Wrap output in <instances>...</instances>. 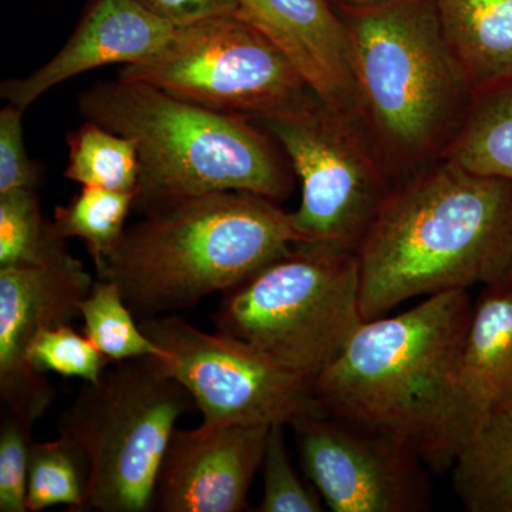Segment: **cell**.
<instances>
[{"label": "cell", "instance_id": "28", "mask_svg": "<svg viewBox=\"0 0 512 512\" xmlns=\"http://www.w3.org/2000/svg\"><path fill=\"white\" fill-rule=\"evenodd\" d=\"M23 113L12 103L0 111V194L37 190L42 184V170L30 160L23 140Z\"/></svg>", "mask_w": 512, "mask_h": 512}, {"label": "cell", "instance_id": "15", "mask_svg": "<svg viewBox=\"0 0 512 512\" xmlns=\"http://www.w3.org/2000/svg\"><path fill=\"white\" fill-rule=\"evenodd\" d=\"M238 15L295 66L333 109L359 119L348 32L329 0H238Z\"/></svg>", "mask_w": 512, "mask_h": 512}, {"label": "cell", "instance_id": "9", "mask_svg": "<svg viewBox=\"0 0 512 512\" xmlns=\"http://www.w3.org/2000/svg\"><path fill=\"white\" fill-rule=\"evenodd\" d=\"M119 79L252 120L311 92L288 57L238 13L178 26L153 56L123 66Z\"/></svg>", "mask_w": 512, "mask_h": 512}, {"label": "cell", "instance_id": "4", "mask_svg": "<svg viewBox=\"0 0 512 512\" xmlns=\"http://www.w3.org/2000/svg\"><path fill=\"white\" fill-rule=\"evenodd\" d=\"M301 242L291 212L245 191L185 198L144 214L96 266L138 320L227 292Z\"/></svg>", "mask_w": 512, "mask_h": 512}, {"label": "cell", "instance_id": "13", "mask_svg": "<svg viewBox=\"0 0 512 512\" xmlns=\"http://www.w3.org/2000/svg\"><path fill=\"white\" fill-rule=\"evenodd\" d=\"M271 426L204 424L175 429L158 473L153 511L241 512L264 460Z\"/></svg>", "mask_w": 512, "mask_h": 512}, {"label": "cell", "instance_id": "18", "mask_svg": "<svg viewBox=\"0 0 512 512\" xmlns=\"http://www.w3.org/2000/svg\"><path fill=\"white\" fill-rule=\"evenodd\" d=\"M450 471L467 511L512 512V403L478 424Z\"/></svg>", "mask_w": 512, "mask_h": 512}, {"label": "cell", "instance_id": "12", "mask_svg": "<svg viewBox=\"0 0 512 512\" xmlns=\"http://www.w3.org/2000/svg\"><path fill=\"white\" fill-rule=\"evenodd\" d=\"M96 279L72 254L45 265L0 268V397L5 412L33 424L56 399L46 375L30 365L43 329L70 323Z\"/></svg>", "mask_w": 512, "mask_h": 512}, {"label": "cell", "instance_id": "3", "mask_svg": "<svg viewBox=\"0 0 512 512\" xmlns=\"http://www.w3.org/2000/svg\"><path fill=\"white\" fill-rule=\"evenodd\" d=\"M359 120L397 185L447 160L476 94L451 56L436 0L339 6Z\"/></svg>", "mask_w": 512, "mask_h": 512}, {"label": "cell", "instance_id": "19", "mask_svg": "<svg viewBox=\"0 0 512 512\" xmlns=\"http://www.w3.org/2000/svg\"><path fill=\"white\" fill-rule=\"evenodd\" d=\"M447 160L512 181V77L478 94Z\"/></svg>", "mask_w": 512, "mask_h": 512}, {"label": "cell", "instance_id": "10", "mask_svg": "<svg viewBox=\"0 0 512 512\" xmlns=\"http://www.w3.org/2000/svg\"><path fill=\"white\" fill-rule=\"evenodd\" d=\"M164 350L165 369L194 399L204 424H285L319 414L312 382L244 340L208 333L181 316L138 320Z\"/></svg>", "mask_w": 512, "mask_h": 512}, {"label": "cell", "instance_id": "8", "mask_svg": "<svg viewBox=\"0 0 512 512\" xmlns=\"http://www.w3.org/2000/svg\"><path fill=\"white\" fill-rule=\"evenodd\" d=\"M254 121L274 137L301 181V204L291 212L301 242L357 252L397 187L360 120L311 90Z\"/></svg>", "mask_w": 512, "mask_h": 512}, {"label": "cell", "instance_id": "27", "mask_svg": "<svg viewBox=\"0 0 512 512\" xmlns=\"http://www.w3.org/2000/svg\"><path fill=\"white\" fill-rule=\"evenodd\" d=\"M33 424L2 413L0 426V512H28V467Z\"/></svg>", "mask_w": 512, "mask_h": 512}, {"label": "cell", "instance_id": "14", "mask_svg": "<svg viewBox=\"0 0 512 512\" xmlns=\"http://www.w3.org/2000/svg\"><path fill=\"white\" fill-rule=\"evenodd\" d=\"M174 26L137 0H90L66 45L49 62L22 79L0 86V96L25 111L57 84L109 64H136L168 42Z\"/></svg>", "mask_w": 512, "mask_h": 512}, {"label": "cell", "instance_id": "29", "mask_svg": "<svg viewBox=\"0 0 512 512\" xmlns=\"http://www.w3.org/2000/svg\"><path fill=\"white\" fill-rule=\"evenodd\" d=\"M148 12L178 26L238 13V0H137Z\"/></svg>", "mask_w": 512, "mask_h": 512}, {"label": "cell", "instance_id": "20", "mask_svg": "<svg viewBox=\"0 0 512 512\" xmlns=\"http://www.w3.org/2000/svg\"><path fill=\"white\" fill-rule=\"evenodd\" d=\"M69 164L64 177L104 190L134 192L140 177L136 141L86 120L67 136Z\"/></svg>", "mask_w": 512, "mask_h": 512}, {"label": "cell", "instance_id": "30", "mask_svg": "<svg viewBox=\"0 0 512 512\" xmlns=\"http://www.w3.org/2000/svg\"><path fill=\"white\" fill-rule=\"evenodd\" d=\"M335 8H339V6H353V5H362V3L372 2V0H329Z\"/></svg>", "mask_w": 512, "mask_h": 512}, {"label": "cell", "instance_id": "23", "mask_svg": "<svg viewBox=\"0 0 512 512\" xmlns=\"http://www.w3.org/2000/svg\"><path fill=\"white\" fill-rule=\"evenodd\" d=\"M80 316L84 335L110 362L165 356L164 350L136 322V315L114 282L97 278L80 305Z\"/></svg>", "mask_w": 512, "mask_h": 512}, {"label": "cell", "instance_id": "2", "mask_svg": "<svg viewBox=\"0 0 512 512\" xmlns=\"http://www.w3.org/2000/svg\"><path fill=\"white\" fill-rule=\"evenodd\" d=\"M363 319L512 282V181L444 160L397 185L356 252Z\"/></svg>", "mask_w": 512, "mask_h": 512}, {"label": "cell", "instance_id": "25", "mask_svg": "<svg viewBox=\"0 0 512 512\" xmlns=\"http://www.w3.org/2000/svg\"><path fill=\"white\" fill-rule=\"evenodd\" d=\"M285 424H272L266 439L261 473L262 500L258 512H322L325 501L293 466L285 440Z\"/></svg>", "mask_w": 512, "mask_h": 512}, {"label": "cell", "instance_id": "7", "mask_svg": "<svg viewBox=\"0 0 512 512\" xmlns=\"http://www.w3.org/2000/svg\"><path fill=\"white\" fill-rule=\"evenodd\" d=\"M195 406L157 356L116 363L84 382L57 433L89 463L83 512L153 511L161 463L177 421Z\"/></svg>", "mask_w": 512, "mask_h": 512}, {"label": "cell", "instance_id": "17", "mask_svg": "<svg viewBox=\"0 0 512 512\" xmlns=\"http://www.w3.org/2000/svg\"><path fill=\"white\" fill-rule=\"evenodd\" d=\"M444 40L474 94L512 77V0H436Z\"/></svg>", "mask_w": 512, "mask_h": 512}, {"label": "cell", "instance_id": "6", "mask_svg": "<svg viewBox=\"0 0 512 512\" xmlns=\"http://www.w3.org/2000/svg\"><path fill=\"white\" fill-rule=\"evenodd\" d=\"M356 252L296 242L286 254L222 293L215 329L312 380L362 323Z\"/></svg>", "mask_w": 512, "mask_h": 512}, {"label": "cell", "instance_id": "5", "mask_svg": "<svg viewBox=\"0 0 512 512\" xmlns=\"http://www.w3.org/2000/svg\"><path fill=\"white\" fill-rule=\"evenodd\" d=\"M79 109L84 119L136 141L140 177L133 211L140 214L212 192H252L278 202L295 185L274 137L241 114L119 77L80 94Z\"/></svg>", "mask_w": 512, "mask_h": 512}, {"label": "cell", "instance_id": "24", "mask_svg": "<svg viewBox=\"0 0 512 512\" xmlns=\"http://www.w3.org/2000/svg\"><path fill=\"white\" fill-rule=\"evenodd\" d=\"M134 197V192L83 185L69 204L56 207L53 224L57 234L66 241L82 239L97 266L123 238Z\"/></svg>", "mask_w": 512, "mask_h": 512}, {"label": "cell", "instance_id": "1", "mask_svg": "<svg viewBox=\"0 0 512 512\" xmlns=\"http://www.w3.org/2000/svg\"><path fill=\"white\" fill-rule=\"evenodd\" d=\"M466 289L429 296L399 315L365 320L312 380L319 414L389 431L431 473H448L470 437L458 362L470 320Z\"/></svg>", "mask_w": 512, "mask_h": 512}, {"label": "cell", "instance_id": "26", "mask_svg": "<svg viewBox=\"0 0 512 512\" xmlns=\"http://www.w3.org/2000/svg\"><path fill=\"white\" fill-rule=\"evenodd\" d=\"M30 365L37 372H52L64 377H79L83 382L96 383L106 372L110 360L80 335L70 323L43 329L33 340L28 352Z\"/></svg>", "mask_w": 512, "mask_h": 512}, {"label": "cell", "instance_id": "11", "mask_svg": "<svg viewBox=\"0 0 512 512\" xmlns=\"http://www.w3.org/2000/svg\"><path fill=\"white\" fill-rule=\"evenodd\" d=\"M305 477L333 512H424L430 468L389 431L312 414L292 426Z\"/></svg>", "mask_w": 512, "mask_h": 512}, {"label": "cell", "instance_id": "16", "mask_svg": "<svg viewBox=\"0 0 512 512\" xmlns=\"http://www.w3.org/2000/svg\"><path fill=\"white\" fill-rule=\"evenodd\" d=\"M458 390L470 436L488 414L512 403V282L484 288L473 303Z\"/></svg>", "mask_w": 512, "mask_h": 512}, {"label": "cell", "instance_id": "22", "mask_svg": "<svg viewBox=\"0 0 512 512\" xmlns=\"http://www.w3.org/2000/svg\"><path fill=\"white\" fill-rule=\"evenodd\" d=\"M89 485V463L73 441L55 440L30 446L28 467V512L64 505L69 512H83Z\"/></svg>", "mask_w": 512, "mask_h": 512}, {"label": "cell", "instance_id": "21", "mask_svg": "<svg viewBox=\"0 0 512 512\" xmlns=\"http://www.w3.org/2000/svg\"><path fill=\"white\" fill-rule=\"evenodd\" d=\"M69 254L36 190L0 194V268L50 264Z\"/></svg>", "mask_w": 512, "mask_h": 512}]
</instances>
